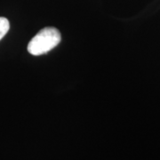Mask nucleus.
<instances>
[{"label":"nucleus","mask_w":160,"mask_h":160,"mask_svg":"<svg viewBox=\"0 0 160 160\" xmlns=\"http://www.w3.org/2000/svg\"><path fill=\"white\" fill-rule=\"evenodd\" d=\"M62 40L61 33L55 28H45L32 38L28 45V51L34 56L47 53L59 45Z\"/></svg>","instance_id":"nucleus-1"},{"label":"nucleus","mask_w":160,"mask_h":160,"mask_svg":"<svg viewBox=\"0 0 160 160\" xmlns=\"http://www.w3.org/2000/svg\"><path fill=\"white\" fill-rule=\"evenodd\" d=\"M10 29L9 21L5 17H0V40L2 39Z\"/></svg>","instance_id":"nucleus-2"}]
</instances>
